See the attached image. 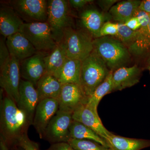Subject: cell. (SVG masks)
Returning a JSON list of instances; mask_svg holds the SVG:
<instances>
[{"label": "cell", "mask_w": 150, "mask_h": 150, "mask_svg": "<svg viewBox=\"0 0 150 150\" xmlns=\"http://www.w3.org/2000/svg\"><path fill=\"white\" fill-rule=\"evenodd\" d=\"M73 119L83 123L93 130L105 140L111 133L103 126L98 112L88 107L82 105L73 112Z\"/></svg>", "instance_id": "5bb4252c"}, {"label": "cell", "mask_w": 150, "mask_h": 150, "mask_svg": "<svg viewBox=\"0 0 150 150\" xmlns=\"http://www.w3.org/2000/svg\"><path fill=\"white\" fill-rule=\"evenodd\" d=\"M63 84L54 76L45 74L38 82L35 88L39 101L47 98L58 100Z\"/></svg>", "instance_id": "d6986e66"}, {"label": "cell", "mask_w": 150, "mask_h": 150, "mask_svg": "<svg viewBox=\"0 0 150 150\" xmlns=\"http://www.w3.org/2000/svg\"><path fill=\"white\" fill-rule=\"evenodd\" d=\"M118 1L117 0H101L98 1V6L104 11L110 10L111 7Z\"/></svg>", "instance_id": "d590c367"}, {"label": "cell", "mask_w": 150, "mask_h": 150, "mask_svg": "<svg viewBox=\"0 0 150 150\" xmlns=\"http://www.w3.org/2000/svg\"><path fill=\"white\" fill-rule=\"evenodd\" d=\"M47 53L38 51L20 62L21 76L35 87L40 78L46 73L45 57Z\"/></svg>", "instance_id": "7c38bea8"}, {"label": "cell", "mask_w": 150, "mask_h": 150, "mask_svg": "<svg viewBox=\"0 0 150 150\" xmlns=\"http://www.w3.org/2000/svg\"><path fill=\"white\" fill-rule=\"evenodd\" d=\"M39 102L38 94L34 85L28 81L21 79L18 100L16 104L32 125L35 109Z\"/></svg>", "instance_id": "8fae6325"}, {"label": "cell", "mask_w": 150, "mask_h": 150, "mask_svg": "<svg viewBox=\"0 0 150 150\" xmlns=\"http://www.w3.org/2000/svg\"><path fill=\"white\" fill-rule=\"evenodd\" d=\"M93 38L86 30L67 28L61 43L67 58L81 62L87 58L93 50Z\"/></svg>", "instance_id": "277c9868"}, {"label": "cell", "mask_w": 150, "mask_h": 150, "mask_svg": "<svg viewBox=\"0 0 150 150\" xmlns=\"http://www.w3.org/2000/svg\"><path fill=\"white\" fill-rule=\"evenodd\" d=\"M113 71H110L109 74L104 81L100 85L92 94L88 99L86 105L97 112V108L103 98L112 92V76Z\"/></svg>", "instance_id": "484cf974"}, {"label": "cell", "mask_w": 150, "mask_h": 150, "mask_svg": "<svg viewBox=\"0 0 150 150\" xmlns=\"http://www.w3.org/2000/svg\"><path fill=\"white\" fill-rule=\"evenodd\" d=\"M141 69L137 65L121 67L113 72L112 92L121 91L137 84L139 81Z\"/></svg>", "instance_id": "e0dca14e"}, {"label": "cell", "mask_w": 150, "mask_h": 150, "mask_svg": "<svg viewBox=\"0 0 150 150\" xmlns=\"http://www.w3.org/2000/svg\"><path fill=\"white\" fill-rule=\"evenodd\" d=\"M59 109V101L56 99L47 98L38 103L35 109L33 125L40 139H43L46 127Z\"/></svg>", "instance_id": "4fadbf2b"}, {"label": "cell", "mask_w": 150, "mask_h": 150, "mask_svg": "<svg viewBox=\"0 0 150 150\" xmlns=\"http://www.w3.org/2000/svg\"><path fill=\"white\" fill-rule=\"evenodd\" d=\"M67 58L64 47L60 43L45 57L46 74L57 76L64 64Z\"/></svg>", "instance_id": "44dd1931"}, {"label": "cell", "mask_w": 150, "mask_h": 150, "mask_svg": "<svg viewBox=\"0 0 150 150\" xmlns=\"http://www.w3.org/2000/svg\"><path fill=\"white\" fill-rule=\"evenodd\" d=\"M80 20L86 31L93 37H100V30L105 23L103 14L95 9H88L81 13Z\"/></svg>", "instance_id": "ffe728a7"}, {"label": "cell", "mask_w": 150, "mask_h": 150, "mask_svg": "<svg viewBox=\"0 0 150 150\" xmlns=\"http://www.w3.org/2000/svg\"><path fill=\"white\" fill-rule=\"evenodd\" d=\"M104 140L110 150H141L150 146V140L126 138L111 133Z\"/></svg>", "instance_id": "ac0fdd59"}, {"label": "cell", "mask_w": 150, "mask_h": 150, "mask_svg": "<svg viewBox=\"0 0 150 150\" xmlns=\"http://www.w3.org/2000/svg\"><path fill=\"white\" fill-rule=\"evenodd\" d=\"M70 139L92 140L108 148L105 141L93 130L83 123L73 120L69 128Z\"/></svg>", "instance_id": "cb8c5ba5"}, {"label": "cell", "mask_w": 150, "mask_h": 150, "mask_svg": "<svg viewBox=\"0 0 150 150\" xmlns=\"http://www.w3.org/2000/svg\"><path fill=\"white\" fill-rule=\"evenodd\" d=\"M118 33L117 23L110 21L105 22L100 30V37L106 36H115Z\"/></svg>", "instance_id": "4dcf8cb0"}, {"label": "cell", "mask_w": 150, "mask_h": 150, "mask_svg": "<svg viewBox=\"0 0 150 150\" xmlns=\"http://www.w3.org/2000/svg\"><path fill=\"white\" fill-rule=\"evenodd\" d=\"M73 121L72 114L58 110L46 127L43 139L52 144L68 142Z\"/></svg>", "instance_id": "9c48e42d"}, {"label": "cell", "mask_w": 150, "mask_h": 150, "mask_svg": "<svg viewBox=\"0 0 150 150\" xmlns=\"http://www.w3.org/2000/svg\"><path fill=\"white\" fill-rule=\"evenodd\" d=\"M67 142L75 150H110L92 140L70 139Z\"/></svg>", "instance_id": "4316f807"}, {"label": "cell", "mask_w": 150, "mask_h": 150, "mask_svg": "<svg viewBox=\"0 0 150 150\" xmlns=\"http://www.w3.org/2000/svg\"><path fill=\"white\" fill-rule=\"evenodd\" d=\"M58 100L59 110L71 114L88 101L80 86L74 83L63 85Z\"/></svg>", "instance_id": "30bf717a"}, {"label": "cell", "mask_w": 150, "mask_h": 150, "mask_svg": "<svg viewBox=\"0 0 150 150\" xmlns=\"http://www.w3.org/2000/svg\"><path fill=\"white\" fill-rule=\"evenodd\" d=\"M149 57L148 58L147 63H148V69L149 70L150 69V50L149 51Z\"/></svg>", "instance_id": "f35d334b"}, {"label": "cell", "mask_w": 150, "mask_h": 150, "mask_svg": "<svg viewBox=\"0 0 150 150\" xmlns=\"http://www.w3.org/2000/svg\"><path fill=\"white\" fill-rule=\"evenodd\" d=\"M1 69L0 86L6 96L17 103L20 83V62L11 56L8 62Z\"/></svg>", "instance_id": "ba28073f"}, {"label": "cell", "mask_w": 150, "mask_h": 150, "mask_svg": "<svg viewBox=\"0 0 150 150\" xmlns=\"http://www.w3.org/2000/svg\"><path fill=\"white\" fill-rule=\"evenodd\" d=\"M133 17H137L139 21L142 24V28L140 29L146 28L149 24L150 20L149 14L141 11L139 8L136 11Z\"/></svg>", "instance_id": "1f68e13d"}, {"label": "cell", "mask_w": 150, "mask_h": 150, "mask_svg": "<svg viewBox=\"0 0 150 150\" xmlns=\"http://www.w3.org/2000/svg\"><path fill=\"white\" fill-rule=\"evenodd\" d=\"M110 72L104 61L93 51L82 62L80 87L87 99Z\"/></svg>", "instance_id": "3957f363"}, {"label": "cell", "mask_w": 150, "mask_h": 150, "mask_svg": "<svg viewBox=\"0 0 150 150\" xmlns=\"http://www.w3.org/2000/svg\"><path fill=\"white\" fill-rule=\"evenodd\" d=\"M139 9L150 14V0L141 1Z\"/></svg>", "instance_id": "8d00e7d4"}, {"label": "cell", "mask_w": 150, "mask_h": 150, "mask_svg": "<svg viewBox=\"0 0 150 150\" xmlns=\"http://www.w3.org/2000/svg\"><path fill=\"white\" fill-rule=\"evenodd\" d=\"M141 1L129 0L118 2L112 6L109 11V14L115 21L124 23L133 17L139 8Z\"/></svg>", "instance_id": "7402d4cb"}, {"label": "cell", "mask_w": 150, "mask_h": 150, "mask_svg": "<svg viewBox=\"0 0 150 150\" xmlns=\"http://www.w3.org/2000/svg\"><path fill=\"white\" fill-rule=\"evenodd\" d=\"M24 23L15 11L11 6L1 5L0 8V33L6 38L20 32Z\"/></svg>", "instance_id": "2e32d148"}, {"label": "cell", "mask_w": 150, "mask_h": 150, "mask_svg": "<svg viewBox=\"0 0 150 150\" xmlns=\"http://www.w3.org/2000/svg\"><path fill=\"white\" fill-rule=\"evenodd\" d=\"M124 24L134 31H137L142 28V24L137 17H133Z\"/></svg>", "instance_id": "d6a6232c"}, {"label": "cell", "mask_w": 150, "mask_h": 150, "mask_svg": "<svg viewBox=\"0 0 150 150\" xmlns=\"http://www.w3.org/2000/svg\"><path fill=\"white\" fill-rule=\"evenodd\" d=\"M3 92L4 90L1 88V139L8 146H11L20 137L28 133V128L32 124L14 101L7 96L3 97Z\"/></svg>", "instance_id": "6da1fadb"}, {"label": "cell", "mask_w": 150, "mask_h": 150, "mask_svg": "<svg viewBox=\"0 0 150 150\" xmlns=\"http://www.w3.org/2000/svg\"><path fill=\"white\" fill-rule=\"evenodd\" d=\"M92 0H70L69 4L71 6L76 9L82 8L89 3L93 2Z\"/></svg>", "instance_id": "e575fe53"}, {"label": "cell", "mask_w": 150, "mask_h": 150, "mask_svg": "<svg viewBox=\"0 0 150 150\" xmlns=\"http://www.w3.org/2000/svg\"><path fill=\"white\" fill-rule=\"evenodd\" d=\"M81 63L79 60L68 58L56 78L63 85L74 83L80 86Z\"/></svg>", "instance_id": "603a6c76"}, {"label": "cell", "mask_w": 150, "mask_h": 150, "mask_svg": "<svg viewBox=\"0 0 150 150\" xmlns=\"http://www.w3.org/2000/svg\"><path fill=\"white\" fill-rule=\"evenodd\" d=\"M46 150H75L68 142H60L52 144Z\"/></svg>", "instance_id": "836d02e7"}, {"label": "cell", "mask_w": 150, "mask_h": 150, "mask_svg": "<svg viewBox=\"0 0 150 150\" xmlns=\"http://www.w3.org/2000/svg\"><path fill=\"white\" fill-rule=\"evenodd\" d=\"M13 146L21 148L23 150H40L38 144L30 139L27 133L20 137L11 146Z\"/></svg>", "instance_id": "f1b7e54d"}, {"label": "cell", "mask_w": 150, "mask_h": 150, "mask_svg": "<svg viewBox=\"0 0 150 150\" xmlns=\"http://www.w3.org/2000/svg\"><path fill=\"white\" fill-rule=\"evenodd\" d=\"M20 32L24 35L35 49L39 52H50L58 44L54 39L47 22H24Z\"/></svg>", "instance_id": "8992f818"}, {"label": "cell", "mask_w": 150, "mask_h": 150, "mask_svg": "<svg viewBox=\"0 0 150 150\" xmlns=\"http://www.w3.org/2000/svg\"><path fill=\"white\" fill-rule=\"evenodd\" d=\"M149 71H150V69L149 70Z\"/></svg>", "instance_id": "60d3db41"}, {"label": "cell", "mask_w": 150, "mask_h": 150, "mask_svg": "<svg viewBox=\"0 0 150 150\" xmlns=\"http://www.w3.org/2000/svg\"><path fill=\"white\" fill-rule=\"evenodd\" d=\"M11 7L26 23L45 22L48 18V1L16 0L10 2Z\"/></svg>", "instance_id": "52a82bcc"}, {"label": "cell", "mask_w": 150, "mask_h": 150, "mask_svg": "<svg viewBox=\"0 0 150 150\" xmlns=\"http://www.w3.org/2000/svg\"><path fill=\"white\" fill-rule=\"evenodd\" d=\"M93 52L104 61L110 71H115L129 63V49L120 40L111 36L94 38Z\"/></svg>", "instance_id": "7a4b0ae2"}, {"label": "cell", "mask_w": 150, "mask_h": 150, "mask_svg": "<svg viewBox=\"0 0 150 150\" xmlns=\"http://www.w3.org/2000/svg\"><path fill=\"white\" fill-rule=\"evenodd\" d=\"M137 36L128 46L130 54L142 56L150 50V14L149 24L146 28L137 30Z\"/></svg>", "instance_id": "d4e9b609"}, {"label": "cell", "mask_w": 150, "mask_h": 150, "mask_svg": "<svg viewBox=\"0 0 150 150\" xmlns=\"http://www.w3.org/2000/svg\"><path fill=\"white\" fill-rule=\"evenodd\" d=\"M69 5V1L65 0L48 1L47 22L57 43L62 42L66 30L74 26Z\"/></svg>", "instance_id": "5b68a950"}, {"label": "cell", "mask_w": 150, "mask_h": 150, "mask_svg": "<svg viewBox=\"0 0 150 150\" xmlns=\"http://www.w3.org/2000/svg\"><path fill=\"white\" fill-rule=\"evenodd\" d=\"M12 147V146H11ZM12 150H23L21 148L15 146H13V147L12 148Z\"/></svg>", "instance_id": "ab89813d"}, {"label": "cell", "mask_w": 150, "mask_h": 150, "mask_svg": "<svg viewBox=\"0 0 150 150\" xmlns=\"http://www.w3.org/2000/svg\"><path fill=\"white\" fill-rule=\"evenodd\" d=\"M0 150H10L8 147L2 139H0Z\"/></svg>", "instance_id": "74e56055"}, {"label": "cell", "mask_w": 150, "mask_h": 150, "mask_svg": "<svg viewBox=\"0 0 150 150\" xmlns=\"http://www.w3.org/2000/svg\"><path fill=\"white\" fill-rule=\"evenodd\" d=\"M6 40V38L3 36L0 39V69L8 62L11 58Z\"/></svg>", "instance_id": "f546056e"}, {"label": "cell", "mask_w": 150, "mask_h": 150, "mask_svg": "<svg viewBox=\"0 0 150 150\" xmlns=\"http://www.w3.org/2000/svg\"><path fill=\"white\" fill-rule=\"evenodd\" d=\"M118 33L116 37L123 44L129 46L137 35V31H134L124 23H117Z\"/></svg>", "instance_id": "83f0119b"}, {"label": "cell", "mask_w": 150, "mask_h": 150, "mask_svg": "<svg viewBox=\"0 0 150 150\" xmlns=\"http://www.w3.org/2000/svg\"><path fill=\"white\" fill-rule=\"evenodd\" d=\"M6 42L11 56L20 62L38 52L29 40L20 32L7 38Z\"/></svg>", "instance_id": "9a60e30c"}]
</instances>
